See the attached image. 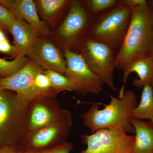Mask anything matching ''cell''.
<instances>
[{
  "label": "cell",
  "mask_w": 153,
  "mask_h": 153,
  "mask_svg": "<svg viewBox=\"0 0 153 153\" xmlns=\"http://www.w3.org/2000/svg\"><path fill=\"white\" fill-rule=\"evenodd\" d=\"M30 103L9 90L0 93V147L25 145L30 132Z\"/></svg>",
  "instance_id": "obj_3"
},
{
  "label": "cell",
  "mask_w": 153,
  "mask_h": 153,
  "mask_svg": "<svg viewBox=\"0 0 153 153\" xmlns=\"http://www.w3.org/2000/svg\"><path fill=\"white\" fill-rule=\"evenodd\" d=\"M151 55V56H152V57L153 58V51L152 53V55Z\"/></svg>",
  "instance_id": "obj_32"
},
{
  "label": "cell",
  "mask_w": 153,
  "mask_h": 153,
  "mask_svg": "<svg viewBox=\"0 0 153 153\" xmlns=\"http://www.w3.org/2000/svg\"><path fill=\"white\" fill-rule=\"evenodd\" d=\"M132 126L135 135L132 153H153V123L133 118Z\"/></svg>",
  "instance_id": "obj_16"
},
{
  "label": "cell",
  "mask_w": 153,
  "mask_h": 153,
  "mask_svg": "<svg viewBox=\"0 0 153 153\" xmlns=\"http://www.w3.org/2000/svg\"><path fill=\"white\" fill-rule=\"evenodd\" d=\"M123 78L122 86L120 91L118 97L123 96L129 75L135 72L138 77L132 81V85L138 88H143L146 85L153 87V58L151 55L134 60L127 64L123 69Z\"/></svg>",
  "instance_id": "obj_14"
},
{
  "label": "cell",
  "mask_w": 153,
  "mask_h": 153,
  "mask_svg": "<svg viewBox=\"0 0 153 153\" xmlns=\"http://www.w3.org/2000/svg\"><path fill=\"white\" fill-rule=\"evenodd\" d=\"M131 12L118 1L116 6L95 18L86 38L108 45L117 54L128 29Z\"/></svg>",
  "instance_id": "obj_4"
},
{
  "label": "cell",
  "mask_w": 153,
  "mask_h": 153,
  "mask_svg": "<svg viewBox=\"0 0 153 153\" xmlns=\"http://www.w3.org/2000/svg\"><path fill=\"white\" fill-rule=\"evenodd\" d=\"M148 4L151 6L152 8V26L153 29V0L148 1Z\"/></svg>",
  "instance_id": "obj_30"
},
{
  "label": "cell",
  "mask_w": 153,
  "mask_h": 153,
  "mask_svg": "<svg viewBox=\"0 0 153 153\" xmlns=\"http://www.w3.org/2000/svg\"><path fill=\"white\" fill-rule=\"evenodd\" d=\"M26 56L44 70H52L65 75L66 62L57 47L43 36L35 39Z\"/></svg>",
  "instance_id": "obj_12"
},
{
  "label": "cell",
  "mask_w": 153,
  "mask_h": 153,
  "mask_svg": "<svg viewBox=\"0 0 153 153\" xmlns=\"http://www.w3.org/2000/svg\"><path fill=\"white\" fill-rule=\"evenodd\" d=\"M153 51L152 8L149 4L138 6L132 10L128 29L116 56L115 68L123 70L130 62L150 56Z\"/></svg>",
  "instance_id": "obj_1"
},
{
  "label": "cell",
  "mask_w": 153,
  "mask_h": 153,
  "mask_svg": "<svg viewBox=\"0 0 153 153\" xmlns=\"http://www.w3.org/2000/svg\"><path fill=\"white\" fill-rule=\"evenodd\" d=\"M79 53L91 69L113 90H116L114 73L116 53L106 44L86 38Z\"/></svg>",
  "instance_id": "obj_6"
},
{
  "label": "cell",
  "mask_w": 153,
  "mask_h": 153,
  "mask_svg": "<svg viewBox=\"0 0 153 153\" xmlns=\"http://www.w3.org/2000/svg\"><path fill=\"white\" fill-rule=\"evenodd\" d=\"M72 148L71 143L64 142L56 146L41 150V153H69Z\"/></svg>",
  "instance_id": "obj_24"
},
{
  "label": "cell",
  "mask_w": 153,
  "mask_h": 153,
  "mask_svg": "<svg viewBox=\"0 0 153 153\" xmlns=\"http://www.w3.org/2000/svg\"><path fill=\"white\" fill-rule=\"evenodd\" d=\"M8 40L5 33L4 31V30L0 27V41H7Z\"/></svg>",
  "instance_id": "obj_29"
},
{
  "label": "cell",
  "mask_w": 153,
  "mask_h": 153,
  "mask_svg": "<svg viewBox=\"0 0 153 153\" xmlns=\"http://www.w3.org/2000/svg\"><path fill=\"white\" fill-rule=\"evenodd\" d=\"M139 104L134 109L132 118L146 119L153 123V87L146 85L143 88Z\"/></svg>",
  "instance_id": "obj_17"
},
{
  "label": "cell",
  "mask_w": 153,
  "mask_h": 153,
  "mask_svg": "<svg viewBox=\"0 0 153 153\" xmlns=\"http://www.w3.org/2000/svg\"><path fill=\"white\" fill-rule=\"evenodd\" d=\"M64 56L66 62L65 75L74 85V91L84 96L88 94L98 95L101 93L104 82L91 69L82 55L67 50L64 51Z\"/></svg>",
  "instance_id": "obj_8"
},
{
  "label": "cell",
  "mask_w": 153,
  "mask_h": 153,
  "mask_svg": "<svg viewBox=\"0 0 153 153\" xmlns=\"http://www.w3.org/2000/svg\"><path fill=\"white\" fill-rule=\"evenodd\" d=\"M72 126V118L70 117L30 131L25 143L29 148L26 149L41 151L66 142Z\"/></svg>",
  "instance_id": "obj_11"
},
{
  "label": "cell",
  "mask_w": 153,
  "mask_h": 153,
  "mask_svg": "<svg viewBox=\"0 0 153 153\" xmlns=\"http://www.w3.org/2000/svg\"><path fill=\"white\" fill-rule=\"evenodd\" d=\"M0 52L3 54L13 55L16 57V50L15 46L11 45L9 40L0 41Z\"/></svg>",
  "instance_id": "obj_25"
},
{
  "label": "cell",
  "mask_w": 153,
  "mask_h": 153,
  "mask_svg": "<svg viewBox=\"0 0 153 153\" xmlns=\"http://www.w3.org/2000/svg\"><path fill=\"white\" fill-rule=\"evenodd\" d=\"M86 145L80 153H132L134 136L121 128L102 129L81 137Z\"/></svg>",
  "instance_id": "obj_7"
},
{
  "label": "cell",
  "mask_w": 153,
  "mask_h": 153,
  "mask_svg": "<svg viewBox=\"0 0 153 153\" xmlns=\"http://www.w3.org/2000/svg\"><path fill=\"white\" fill-rule=\"evenodd\" d=\"M95 18L86 10L83 2L72 1L57 31L64 51L74 52V49H80Z\"/></svg>",
  "instance_id": "obj_5"
},
{
  "label": "cell",
  "mask_w": 153,
  "mask_h": 153,
  "mask_svg": "<svg viewBox=\"0 0 153 153\" xmlns=\"http://www.w3.org/2000/svg\"><path fill=\"white\" fill-rule=\"evenodd\" d=\"M110 102L103 104L100 109L99 103H92L89 109L82 115L83 123L91 133L102 129L121 128L128 134L134 133L131 124L132 114L138 105L137 97L132 90L125 91L117 98L109 94Z\"/></svg>",
  "instance_id": "obj_2"
},
{
  "label": "cell",
  "mask_w": 153,
  "mask_h": 153,
  "mask_svg": "<svg viewBox=\"0 0 153 153\" xmlns=\"http://www.w3.org/2000/svg\"><path fill=\"white\" fill-rule=\"evenodd\" d=\"M9 31L13 37L16 57L26 56L35 39L40 36L27 23L16 19Z\"/></svg>",
  "instance_id": "obj_15"
},
{
  "label": "cell",
  "mask_w": 153,
  "mask_h": 153,
  "mask_svg": "<svg viewBox=\"0 0 153 153\" xmlns=\"http://www.w3.org/2000/svg\"><path fill=\"white\" fill-rule=\"evenodd\" d=\"M15 19L9 10L0 4V27L9 31Z\"/></svg>",
  "instance_id": "obj_23"
},
{
  "label": "cell",
  "mask_w": 153,
  "mask_h": 153,
  "mask_svg": "<svg viewBox=\"0 0 153 153\" xmlns=\"http://www.w3.org/2000/svg\"><path fill=\"white\" fill-rule=\"evenodd\" d=\"M3 90L2 87L1 85V79H0V93Z\"/></svg>",
  "instance_id": "obj_31"
},
{
  "label": "cell",
  "mask_w": 153,
  "mask_h": 153,
  "mask_svg": "<svg viewBox=\"0 0 153 153\" xmlns=\"http://www.w3.org/2000/svg\"><path fill=\"white\" fill-rule=\"evenodd\" d=\"M119 1L122 4L127 6L131 10L138 6L149 4L148 1L146 0H121Z\"/></svg>",
  "instance_id": "obj_26"
},
{
  "label": "cell",
  "mask_w": 153,
  "mask_h": 153,
  "mask_svg": "<svg viewBox=\"0 0 153 153\" xmlns=\"http://www.w3.org/2000/svg\"><path fill=\"white\" fill-rule=\"evenodd\" d=\"M19 153H41V151L35 150L30 149H25L19 151Z\"/></svg>",
  "instance_id": "obj_28"
},
{
  "label": "cell",
  "mask_w": 153,
  "mask_h": 153,
  "mask_svg": "<svg viewBox=\"0 0 153 153\" xmlns=\"http://www.w3.org/2000/svg\"><path fill=\"white\" fill-rule=\"evenodd\" d=\"M0 4L8 10L15 19L23 20L29 24L39 36L46 37L50 34V29L40 19L34 1L0 0Z\"/></svg>",
  "instance_id": "obj_13"
},
{
  "label": "cell",
  "mask_w": 153,
  "mask_h": 153,
  "mask_svg": "<svg viewBox=\"0 0 153 153\" xmlns=\"http://www.w3.org/2000/svg\"><path fill=\"white\" fill-rule=\"evenodd\" d=\"M28 61L26 56L16 57L10 61L0 58V76L5 78L10 76L24 67Z\"/></svg>",
  "instance_id": "obj_21"
},
{
  "label": "cell",
  "mask_w": 153,
  "mask_h": 153,
  "mask_svg": "<svg viewBox=\"0 0 153 153\" xmlns=\"http://www.w3.org/2000/svg\"><path fill=\"white\" fill-rule=\"evenodd\" d=\"M34 87L37 99L55 97L57 95L53 90L49 78L44 73V70L40 71L36 75Z\"/></svg>",
  "instance_id": "obj_19"
},
{
  "label": "cell",
  "mask_w": 153,
  "mask_h": 153,
  "mask_svg": "<svg viewBox=\"0 0 153 153\" xmlns=\"http://www.w3.org/2000/svg\"><path fill=\"white\" fill-rule=\"evenodd\" d=\"M44 70L31 60L10 76L1 78L3 90L15 91L23 101L30 103L37 99L34 82L36 75Z\"/></svg>",
  "instance_id": "obj_10"
},
{
  "label": "cell",
  "mask_w": 153,
  "mask_h": 153,
  "mask_svg": "<svg viewBox=\"0 0 153 153\" xmlns=\"http://www.w3.org/2000/svg\"><path fill=\"white\" fill-rule=\"evenodd\" d=\"M34 1L38 14L47 20L55 16L71 2L67 0H38Z\"/></svg>",
  "instance_id": "obj_18"
},
{
  "label": "cell",
  "mask_w": 153,
  "mask_h": 153,
  "mask_svg": "<svg viewBox=\"0 0 153 153\" xmlns=\"http://www.w3.org/2000/svg\"><path fill=\"white\" fill-rule=\"evenodd\" d=\"M56 94L61 91H74V85L65 75L52 70H44Z\"/></svg>",
  "instance_id": "obj_20"
},
{
  "label": "cell",
  "mask_w": 153,
  "mask_h": 153,
  "mask_svg": "<svg viewBox=\"0 0 153 153\" xmlns=\"http://www.w3.org/2000/svg\"><path fill=\"white\" fill-rule=\"evenodd\" d=\"M70 117L71 113L61 108L55 97L38 99L30 102V131Z\"/></svg>",
  "instance_id": "obj_9"
},
{
  "label": "cell",
  "mask_w": 153,
  "mask_h": 153,
  "mask_svg": "<svg viewBox=\"0 0 153 153\" xmlns=\"http://www.w3.org/2000/svg\"><path fill=\"white\" fill-rule=\"evenodd\" d=\"M17 149L10 146H3L0 147V153H19Z\"/></svg>",
  "instance_id": "obj_27"
},
{
  "label": "cell",
  "mask_w": 153,
  "mask_h": 153,
  "mask_svg": "<svg viewBox=\"0 0 153 153\" xmlns=\"http://www.w3.org/2000/svg\"><path fill=\"white\" fill-rule=\"evenodd\" d=\"M117 0H88L84 2L86 10L94 16L117 5Z\"/></svg>",
  "instance_id": "obj_22"
}]
</instances>
